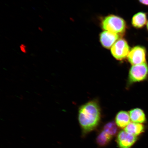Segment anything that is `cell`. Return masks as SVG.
<instances>
[{"label":"cell","mask_w":148,"mask_h":148,"mask_svg":"<svg viewBox=\"0 0 148 148\" xmlns=\"http://www.w3.org/2000/svg\"><path fill=\"white\" fill-rule=\"evenodd\" d=\"M101 116L100 108L96 101H89L80 107L78 119L83 132H90L96 128L99 123Z\"/></svg>","instance_id":"obj_1"},{"label":"cell","mask_w":148,"mask_h":148,"mask_svg":"<svg viewBox=\"0 0 148 148\" xmlns=\"http://www.w3.org/2000/svg\"><path fill=\"white\" fill-rule=\"evenodd\" d=\"M101 25L103 30L121 34L125 32L127 25L123 18L115 15L110 14L103 18Z\"/></svg>","instance_id":"obj_2"},{"label":"cell","mask_w":148,"mask_h":148,"mask_svg":"<svg viewBox=\"0 0 148 148\" xmlns=\"http://www.w3.org/2000/svg\"><path fill=\"white\" fill-rule=\"evenodd\" d=\"M148 75V66L145 63L133 66L130 70L129 75V83L139 82L147 78Z\"/></svg>","instance_id":"obj_3"},{"label":"cell","mask_w":148,"mask_h":148,"mask_svg":"<svg viewBox=\"0 0 148 148\" xmlns=\"http://www.w3.org/2000/svg\"><path fill=\"white\" fill-rule=\"evenodd\" d=\"M130 49L128 43L124 39L118 40L111 48V52L116 60H121L127 57Z\"/></svg>","instance_id":"obj_4"},{"label":"cell","mask_w":148,"mask_h":148,"mask_svg":"<svg viewBox=\"0 0 148 148\" xmlns=\"http://www.w3.org/2000/svg\"><path fill=\"white\" fill-rule=\"evenodd\" d=\"M146 49L143 46L138 45L132 48L127 56L130 63L133 66L146 63Z\"/></svg>","instance_id":"obj_5"},{"label":"cell","mask_w":148,"mask_h":148,"mask_svg":"<svg viewBox=\"0 0 148 148\" xmlns=\"http://www.w3.org/2000/svg\"><path fill=\"white\" fill-rule=\"evenodd\" d=\"M137 140V136L121 131L118 135L116 141L119 148H130Z\"/></svg>","instance_id":"obj_6"},{"label":"cell","mask_w":148,"mask_h":148,"mask_svg":"<svg viewBox=\"0 0 148 148\" xmlns=\"http://www.w3.org/2000/svg\"><path fill=\"white\" fill-rule=\"evenodd\" d=\"M118 34L105 31L99 35V40L102 46L106 49H110L119 40Z\"/></svg>","instance_id":"obj_7"},{"label":"cell","mask_w":148,"mask_h":148,"mask_svg":"<svg viewBox=\"0 0 148 148\" xmlns=\"http://www.w3.org/2000/svg\"><path fill=\"white\" fill-rule=\"evenodd\" d=\"M147 16L145 12H140L134 14L132 18L133 26L136 29H141L147 23Z\"/></svg>","instance_id":"obj_8"},{"label":"cell","mask_w":148,"mask_h":148,"mask_svg":"<svg viewBox=\"0 0 148 148\" xmlns=\"http://www.w3.org/2000/svg\"><path fill=\"white\" fill-rule=\"evenodd\" d=\"M129 114L126 111H121L118 113L116 116L115 121L116 125L121 128H123L130 123Z\"/></svg>","instance_id":"obj_9"},{"label":"cell","mask_w":148,"mask_h":148,"mask_svg":"<svg viewBox=\"0 0 148 148\" xmlns=\"http://www.w3.org/2000/svg\"><path fill=\"white\" fill-rule=\"evenodd\" d=\"M129 115L130 119L133 123H142L146 121L145 114L140 109H133L130 111Z\"/></svg>","instance_id":"obj_10"},{"label":"cell","mask_w":148,"mask_h":148,"mask_svg":"<svg viewBox=\"0 0 148 148\" xmlns=\"http://www.w3.org/2000/svg\"><path fill=\"white\" fill-rule=\"evenodd\" d=\"M125 131L129 134L137 136L144 132V127L141 123H130L125 128Z\"/></svg>","instance_id":"obj_11"},{"label":"cell","mask_w":148,"mask_h":148,"mask_svg":"<svg viewBox=\"0 0 148 148\" xmlns=\"http://www.w3.org/2000/svg\"><path fill=\"white\" fill-rule=\"evenodd\" d=\"M112 137V136L103 131L100 133L97 137V143L98 145L101 147H104L110 143Z\"/></svg>","instance_id":"obj_12"},{"label":"cell","mask_w":148,"mask_h":148,"mask_svg":"<svg viewBox=\"0 0 148 148\" xmlns=\"http://www.w3.org/2000/svg\"><path fill=\"white\" fill-rule=\"evenodd\" d=\"M116 124L114 122H109L103 127V130L111 136H114L117 132L118 128Z\"/></svg>","instance_id":"obj_13"},{"label":"cell","mask_w":148,"mask_h":148,"mask_svg":"<svg viewBox=\"0 0 148 148\" xmlns=\"http://www.w3.org/2000/svg\"><path fill=\"white\" fill-rule=\"evenodd\" d=\"M20 48L22 52L25 53H27V47L25 44H21L20 46Z\"/></svg>","instance_id":"obj_14"},{"label":"cell","mask_w":148,"mask_h":148,"mask_svg":"<svg viewBox=\"0 0 148 148\" xmlns=\"http://www.w3.org/2000/svg\"><path fill=\"white\" fill-rule=\"evenodd\" d=\"M138 1L142 4L148 5V0H138Z\"/></svg>","instance_id":"obj_15"},{"label":"cell","mask_w":148,"mask_h":148,"mask_svg":"<svg viewBox=\"0 0 148 148\" xmlns=\"http://www.w3.org/2000/svg\"><path fill=\"white\" fill-rule=\"evenodd\" d=\"M38 29L40 31H41V32H42V30H43V29H42L41 27H39Z\"/></svg>","instance_id":"obj_16"},{"label":"cell","mask_w":148,"mask_h":148,"mask_svg":"<svg viewBox=\"0 0 148 148\" xmlns=\"http://www.w3.org/2000/svg\"><path fill=\"white\" fill-rule=\"evenodd\" d=\"M147 30L148 31V21H147Z\"/></svg>","instance_id":"obj_17"}]
</instances>
